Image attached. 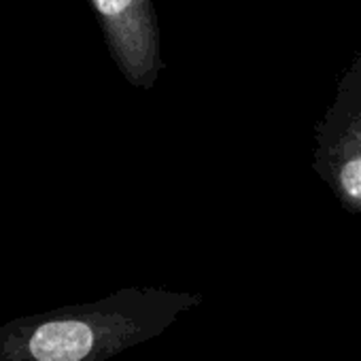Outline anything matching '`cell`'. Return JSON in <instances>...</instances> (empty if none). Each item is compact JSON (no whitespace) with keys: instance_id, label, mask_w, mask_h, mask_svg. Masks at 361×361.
Returning a JSON list of instances; mask_svg holds the SVG:
<instances>
[{"instance_id":"cell-1","label":"cell","mask_w":361,"mask_h":361,"mask_svg":"<svg viewBox=\"0 0 361 361\" xmlns=\"http://www.w3.org/2000/svg\"><path fill=\"white\" fill-rule=\"evenodd\" d=\"M202 293L128 287L102 300L0 327V361H106L161 336Z\"/></svg>"},{"instance_id":"cell-2","label":"cell","mask_w":361,"mask_h":361,"mask_svg":"<svg viewBox=\"0 0 361 361\" xmlns=\"http://www.w3.org/2000/svg\"><path fill=\"white\" fill-rule=\"evenodd\" d=\"M314 170L342 207L361 213V54L317 128Z\"/></svg>"},{"instance_id":"cell-3","label":"cell","mask_w":361,"mask_h":361,"mask_svg":"<svg viewBox=\"0 0 361 361\" xmlns=\"http://www.w3.org/2000/svg\"><path fill=\"white\" fill-rule=\"evenodd\" d=\"M90 5L119 73L130 85L151 90L161 71L153 0H90Z\"/></svg>"}]
</instances>
